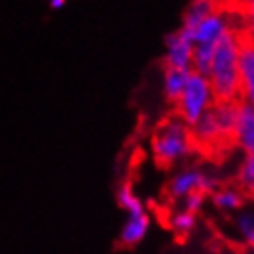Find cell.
Here are the masks:
<instances>
[{
  "label": "cell",
  "mask_w": 254,
  "mask_h": 254,
  "mask_svg": "<svg viewBox=\"0 0 254 254\" xmlns=\"http://www.w3.org/2000/svg\"><path fill=\"white\" fill-rule=\"evenodd\" d=\"M214 102H240V38L231 29L216 44L211 69L207 74Z\"/></svg>",
  "instance_id": "6da1fadb"
},
{
  "label": "cell",
  "mask_w": 254,
  "mask_h": 254,
  "mask_svg": "<svg viewBox=\"0 0 254 254\" xmlns=\"http://www.w3.org/2000/svg\"><path fill=\"white\" fill-rule=\"evenodd\" d=\"M151 149H153L154 162L162 167H171L178 164L180 160L189 156L192 149V138H190V127L180 118L171 115L160 122L153 138H151Z\"/></svg>",
  "instance_id": "7a4b0ae2"
},
{
  "label": "cell",
  "mask_w": 254,
  "mask_h": 254,
  "mask_svg": "<svg viewBox=\"0 0 254 254\" xmlns=\"http://www.w3.org/2000/svg\"><path fill=\"white\" fill-rule=\"evenodd\" d=\"M212 104H214V95H212L211 84H209L207 76L190 71L186 89L178 98V102L173 106V109H175L173 115L190 127L211 109Z\"/></svg>",
  "instance_id": "3957f363"
},
{
  "label": "cell",
  "mask_w": 254,
  "mask_h": 254,
  "mask_svg": "<svg viewBox=\"0 0 254 254\" xmlns=\"http://www.w3.org/2000/svg\"><path fill=\"white\" fill-rule=\"evenodd\" d=\"M216 187L218 184L212 176L205 175L203 171L196 169V167H189V169L176 173L171 178V182L167 184V192L175 200H184L190 192H203L209 196Z\"/></svg>",
  "instance_id": "277c9868"
},
{
  "label": "cell",
  "mask_w": 254,
  "mask_h": 254,
  "mask_svg": "<svg viewBox=\"0 0 254 254\" xmlns=\"http://www.w3.org/2000/svg\"><path fill=\"white\" fill-rule=\"evenodd\" d=\"M192 51H194L192 35L187 29L180 27L178 31L171 33L169 37H167V40H165L164 67L187 69V71H190V65H192Z\"/></svg>",
  "instance_id": "5b68a950"
},
{
  "label": "cell",
  "mask_w": 254,
  "mask_h": 254,
  "mask_svg": "<svg viewBox=\"0 0 254 254\" xmlns=\"http://www.w3.org/2000/svg\"><path fill=\"white\" fill-rule=\"evenodd\" d=\"M240 38V93L242 100L254 107V42L238 31Z\"/></svg>",
  "instance_id": "8992f818"
},
{
  "label": "cell",
  "mask_w": 254,
  "mask_h": 254,
  "mask_svg": "<svg viewBox=\"0 0 254 254\" xmlns=\"http://www.w3.org/2000/svg\"><path fill=\"white\" fill-rule=\"evenodd\" d=\"M234 138H236V145L245 154H254V107L244 100H240L238 104Z\"/></svg>",
  "instance_id": "52a82bcc"
},
{
  "label": "cell",
  "mask_w": 254,
  "mask_h": 254,
  "mask_svg": "<svg viewBox=\"0 0 254 254\" xmlns=\"http://www.w3.org/2000/svg\"><path fill=\"white\" fill-rule=\"evenodd\" d=\"M149 227H151V218L147 212L127 216L126 223L122 225V231H120V244L126 247H134L147 236Z\"/></svg>",
  "instance_id": "ba28073f"
},
{
  "label": "cell",
  "mask_w": 254,
  "mask_h": 254,
  "mask_svg": "<svg viewBox=\"0 0 254 254\" xmlns=\"http://www.w3.org/2000/svg\"><path fill=\"white\" fill-rule=\"evenodd\" d=\"M223 7V0H192L184 15V29L192 31L201 20H205L207 16L216 13L218 9Z\"/></svg>",
  "instance_id": "9c48e42d"
},
{
  "label": "cell",
  "mask_w": 254,
  "mask_h": 254,
  "mask_svg": "<svg viewBox=\"0 0 254 254\" xmlns=\"http://www.w3.org/2000/svg\"><path fill=\"white\" fill-rule=\"evenodd\" d=\"M212 205L222 212H238L245 203V194L238 187H216L211 192Z\"/></svg>",
  "instance_id": "30bf717a"
},
{
  "label": "cell",
  "mask_w": 254,
  "mask_h": 254,
  "mask_svg": "<svg viewBox=\"0 0 254 254\" xmlns=\"http://www.w3.org/2000/svg\"><path fill=\"white\" fill-rule=\"evenodd\" d=\"M189 74L190 71H187V69L164 67V95L171 106H175L182 96L187 80H189Z\"/></svg>",
  "instance_id": "8fae6325"
},
{
  "label": "cell",
  "mask_w": 254,
  "mask_h": 254,
  "mask_svg": "<svg viewBox=\"0 0 254 254\" xmlns=\"http://www.w3.org/2000/svg\"><path fill=\"white\" fill-rule=\"evenodd\" d=\"M234 229L238 238L254 249V209H240L234 218Z\"/></svg>",
  "instance_id": "7c38bea8"
},
{
  "label": "cell",
  "mask_w": 254,
  "mask_h": 254,
  "mask_svg": "<svg viewBox=\"0 0 254 254\" xmlns=\"http://www.w3.org/2000/svg\"><path fill=\"white\" fill-rule=\"evenodd\" d=\"M117 200H118V205L122 207L124 211L127 212V216L147 212V211H145V205H143V201L140 200L136 194H134V190H132L131 184H124V186L118 189Z\"/></svg>",
  "instance_id": "4fadbf2b"
},
{
  "label": "cell",
  "mask_w": 254,
  "mask_h": 254,
  "mask_svg": "<svg viewBox=\"0 0 254 254\" xmlns=\"http://www.w3.org/2000/svg\"><path fill=\"white\" fill-rule=\"evenodd\" d=\"M236 182H238V189L244 194L254 198V154H245L244 162L238 169V175H236Z\"/></svg>",
  "instance_id": "5bb4252c"
},
{
  "label": "cell",
  "mask_w": 254,
  "mask_h": 254,
  "mask_svg": "<svg viewBox=\"0 0 254 254\" xmlns=\"http://www.w3.org/2000/svg\"><path fill=\"white\" fill-rule=\"evenodd\" d=\"M169 227L178 236H189L196 229V214L186 211V209L173 212L169 218Z\"/></svg>",
  "instance_id": "9a60e30c"
},
{
  "label": "cell",
  "mask_w": 254,
  "mask_h": 254,
  "mask_svg": "<svg viewBox=\"0 0 254 254\" xmlns=\"http://www.w3.org/2000/svg\"><path fill=\"white\" fill-rule=\"evenodd\" d=\"M205 200L207 194H203V192H190L184 198V209L192 212V214H198L205 205Z\"/></svg>",
  "instance_id": "2e32d148"
},
{
  "label": "cell",
  "mask_w": 254,
  "mask_h": 254,
  "mask_svg": "<svg viewBox=\"0 0 254 254\" xmlns=\"http://www.w3.org/2000/svg\"><path fill=\"white\" fill-rule=\"evenodd\" d=\"M64 4H65V0H51V7H55V9L62 7Z\"/></svg>",
  "instance_id": "e0dca14e"
}]
</instances>
